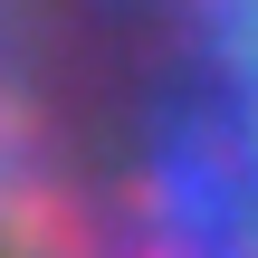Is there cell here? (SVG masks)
<instances>
[{
  "mask_svg": "<svg viewBox=\"0 0 258 258\" xmlns=\"http://www.w3.org/2000/svg\"><path fill=\"white\" fill-rule=\"evenodd\" d=\"M0 258H258V0H0Z\"/></svg>",
  "mask_w": 258,
  "mask_h": 258,
  "instance_id": "cell-1",
  "label": "cell"
}]
</instances>
